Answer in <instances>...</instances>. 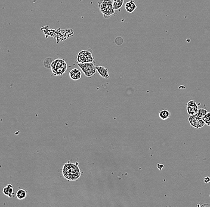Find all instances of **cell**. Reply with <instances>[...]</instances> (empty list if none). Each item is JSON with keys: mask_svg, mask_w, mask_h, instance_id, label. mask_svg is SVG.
<instances>
[{"mask_svg": "<svg viewBox=\"0 0 210 207\" xmlns=\"http://www.w3.org/2000/svg\"><path fill=\"white\" fill-rule=\"evenodd\" d=\"M62 174L65 178L69 181L77 180L81 176V173L78 163H66L63 167Z\"/></svg>", "mask_w": 210, "mask_h": 207, "instance_id": "1", "label": "cell"}, {"mask_svg": "<svg viewBox=\"0 0 210 207\" xmlns=\"http://www.w3.org/2000/svg\"><path fill=\"white\" fill-rule=\"evenodd\" d=\"M67 63L63 59H56L51 63V69L55 76L63 75L67 70Z\"/></svg>", "mask_w": 210, "mask_h": 207, "instance_id": "2", "label": "cell"}, {"mask_svg": "<svg viewBox=\"0 0 210 207\" xmlns=\"http://www.w3.org/2000/svg\"><path fill=\"white\" fill-rule=\"evenodd\" d=\"M99 7L105 18H108L115 13L113 1L111 0H100L99 1Z\"/></svg>", "mask_w": 210, "mask_h": 207, "instance_id": "3", "label": "cell"}, {"mask_svg": "<svg viewBox=\"0 0 210 207\" xmlns=\"http://www.w3.org/2000/svg\"><path fill=\"white\" fill-rule=\"evenodd\" d=\"M94 57L92 55V50L91 49L82 50L78 53L76 58L78 63H89L94 61Z\"/></svg>", "mask_w": 210, "mask_h": 207, "instance_id": "4", "label": "cell"}, {"mask_svg": "<svg viewBox=\"0 0 210 207\" xmlns=\"http://www.w3.org/2000/svg\"><path fill=\"white\" fill-rule=\"evenodd\" d=\"M78 65L81 69V70L84 75L89 78H91L93 76L97 71L96 66L93 62L84 63H78Z\"/></svg>", "mask_w": 210, "mask_h": 207, "instance_id": "5", "label": "cell"}, {"mask_svg": "<svg viewBox=\"0 0 210 207\" xmlns=\"http://www.w3.org/2000/svg\"><path fill=\"white\" fill-rule=\"evenodd\" d=\"M189 121L191 126L195 128L196 129L202 128L204 126L205 124H206L203 119H199L196 114L190 115V116L189 118Z\"/></svg>", "mask_w": 210, "mask_h": 207, "instance_id": "6", "label": "cell"}, {"mask_svg": "<svg viewBox=\"0 0 210 207\" xmlns=\"http://www.w3.org/2000/svg\"><path fill=\"white\" fill-rule=\"evenodd\" d=\"M97 71L98 73L103 78L105 79H108L109 78V70L108 69L102 66H96Z\"/></svg>", "mask_w": 210, "mask_h": 207, "instance_id": "7", "label": "cell"}, {"mask_svg": "<svg viewBox=\"0 0 210 207\" xmlns=\"http://www.w3.org/2000/svg\"><path fill=\"white\" fill-rule=\"evenodd\" d=\"M69 76L72 80L77 81V80H79L81 78L82 73H81V72L79 69H78L76 68H73L70 70Z\"/></svg>", "mask_w": 210, "mask_h": 207, "instance_id": "8", "label": "cell"}, {"mask_svg": "<svg viewBox=\"0 0 210 207\" xmlns=\"http://www.w3.org/2000/svg\"><path fill=\"white\" fill-rule=\"evenodd\" d=\"M136 9H137V6L134 0H130V1L126 3L125 5V9L129 13H133V12L135 11Z\"/></svg>", "mask_w": 210, "mask_h": 207, "instance_id": "9", "label": "cell"}, {"mask_svg": "<svg viewBox=\"0 0 210 207\" xmlns=\"http://www.w3.org/2000/svg\"><path fill=\"white\" fill-rule=\"evenodd\" d=\"M3 193L10 198H13L15 195L14 188L13 185L11 184H9L6 186H5L3 188Z\"/></svg>", "mask_w": 210, "mask_h": 207, "instance_id": "10", "label": "cell"}, {"mask_svg": "<svg viewBox=\"0 0 210 207\" xmlns=\"http://www.w3.org/2000/svg\"><path fill=\"white\" fill-rule=\"evenodd\" d=\"M159 118L162 120H166L170 117V112L169 110L164 109L159 112Z\"/></svg>", "mask_w": 210, "mask_h": 207, "instance_id": "11", "label": "cell"}, {"mask_svg": "<svg viewBox=\"0 0 210 207\" xmlns=\"http://www.w3.org/2000/svg\"><path fill=\"white\" fill-rule=\"evenodd\" d=\"M27 192L25 190L23 189H19L16 192V198L19 200H22L26 198Z\"/></svg>", "mask_w": 210, "mask_h": 207, "instance_id": "12", "label": "cell"}, {"mask_svg": "<svg viewBox=\"0 0 210 207\" xmlns=\"http://www.w3.org/2000/svg\"><path fill=\"white\" fill-rule=\"evenodd\" d=\"M113 6L115 10H119L124 4V0H113Z\"/></svg>", "mask_w": 210, "mask_h": 207, "instance_id": "13", "label": "cell"}, {"mask_svg": "<svg viewBox=\"0 0 210 207\" xmlns=\"http://www.w3.org/2000/svg\"><path fill=\"white\" fill-rule=\"evenodd\" d=\"M198 106H189L187 105V112L190 115H195L198 112Z\"/></svg>", "mask_w": 210, "mask_h": 207, "instance_id": "14", "label": "cell"}, {"mask_svg": "<svg viewBox=\"0 0 210 207\" xmlns=\"http://www.w3.org/2000/svg\"><path fill=\"white\" fill-rule=\"evenodd\" d=\"M207 113H208V111L206 109H198V112L196 113V115H197V116L199 119H203V118L206 115Z\"/></svg>", "mask_w": 210, "mask_h": 207, "instance_id": "15", "label": "cell"}, {"mask_svg": "<svg viewBox=\"0 0 210 207\" xmlns=\"http://www.w3.org/2000/svg\"><path fill=\"white\" fill-rule=\"evenodd\" d=\"M203 119L206 125L210 126V112H208L206 115L203 118Z\"/></svg>", "mask_w": 210, "mask_h": 207, "instance_id": "16", "label": "cell"}, {"mask_svg": "<svg viewBox=\"0 0 210 207\" xmlns=\"http://www.w3.org/2000/svg\"><path fill=\"white\" fill-rule=\"evenodd\" d=\"M187 105L189 106H198L196 103L195 102V101L194 100H190L187 102Z\"/></svg>", "mask_w": 210, "mask_h": 207, "instance_id": "17", "label": "cell"}, {"mask_svg": "<svg viewBox=\"0 0 210 207\" xmlns=\"http://www.w3.org/2000/svg\"><path fill=\"white\" fill-rule=\"evenodd\" d=\"M157 167L159 170H162V169L164 167V165L162 163H158L157 164Z\"/></svg>", "mask_w": 210, "mask_h": 207, "instance_id": "18", "label": "cell"}, {"mask_svg": "<svg viewBox=\"0 0 210 207\" xmlns=\"http://www.w3.org/2000/svg\"><path fill=\"white\" fill-rule=\"evenodd\" d=\"M204 182L206 183H208L209 182H210V178L209 177H207L205 178V179L204 180Z\"/></svg>", "mask_w": 210, "mask_h": 207, "instance_id": "19", "label": "cell"}]
</instances>
